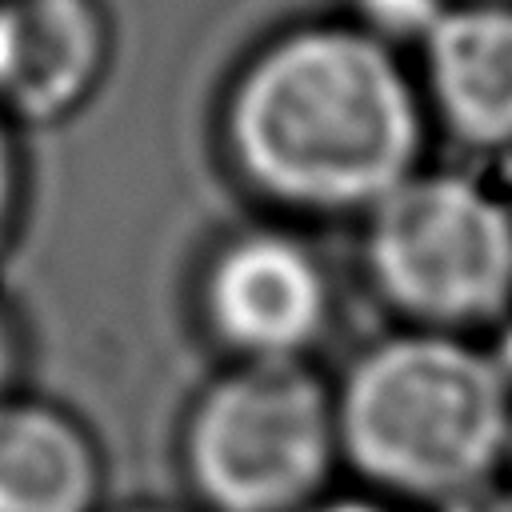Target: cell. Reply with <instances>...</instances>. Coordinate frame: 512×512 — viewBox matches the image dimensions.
<instances>
[{"label":"cell","mask_w":512,"mask_h":512,"mask_svg":"<svg viewBox=\"0 0 512 512\" xmlns=\"http://www.w3.org/2000/svg\"><path fill=\"white\" fill-rule=\"evenodd\" d=\"M312 512H384V508L360 504V500H336V504H324V508H312Z\"/></svg>","instance_id":"8fae6325"},{"label":"cell","mask_w":512,"mask_h":512,"mask_svg":"<svg viewBox=\"0 0 512 512\" xmlns=\"http://www.w3.org/2000/svg\"><path fill=\"white\" fill-rule=\"evenodd\" d=\"M348 460L404 496L456 500L488 480L512 440L504 372L444 332L368 348L336 400Z\"/></svg>","instance_id":"7a4b0ae2"},{"label":"cell","mask_w":512,"mask_h":512,"mask_svg":"<svg viewBox=\"0 0 512 512\" xmlns=\"http://www.w3.org/2000/svg\"><path fill=\"white\" fill-rule=\"evenodd\" d=\"M88 456L68 424L36 408L0 412V512H80Z\"/></svg>","instance_id":"ba28073f"},{"label":"cell","mask_w":512,"mask_h":512,"mask_svg":"<svg viewBox=\"0 0 512 512\" xmlns=\"http://www.w3.org/2000/svg\"><path fill=\"white\" fill-rule=\"evenodd\" d=\"M104 52L88 0H4L0 4V100L28 116L72 104L96 76Z\"/></svg>","instance_id":"52a82bcc"},{"label":"cell","mask_w":512,"mask_h":512,"mask_svg":"<svg viewBox=\"0 0 512 512\" xmlns=\"http://www.w3.org/2000/svg\"><path fill=\"white\" fill-rule=\"evenodd\" d=\"M8 368V336H4V324H0V376Z\"/></svg>","instance_id":"7c38bea8"},{"label":"cell","mask_w":512,"mask_h":512,"mask_svg":"<svg viewBox=\"0 0 512 512\" xmlns=\"http://www.w3.org/2000/svg\"><path fill=\"white\" fill-rule=\"evenodd\" d=\"M436 0H364V8L384 24V28H396V32H408V28H420L428 36V28L436 24Z\"/></svg>","instance_id":"9c48e42d"},{"label":"cell","mask_w":512,"mask_h":512,"mask_svg":"<svg viewBox=\"0 0 512 512\" xmlns=\"http://www.w3.org/2000/svg\"><path fill=\"white\" fill-rule=\"evenodd\" d=\"M328 280L316 256L276 232L232 240L208 272L216 332L256 360H292L328 320Z\"/></svg>","instance_id":"5b68a950"},{"label":"cell","mask_w":512,"mask_h":512,"mask_svg":"<svg viewBox=\"0 0 512 512\" xmlns=\"http://www.w3.org/2000/svg\"><path fill=\"white\" fill-rule=\"evenodd\" d=\"M424 44L444 120L472 144L512 140V8L468 4L440 12Z\"/></svg>","instance_id":"8992f818"},{"label":"cell","mask_w":512,"mask_h":512,"mask_svg":"<svg viewBox=\"0 0 512 512\" xmlns=\"http://www.w3.org/2000/svg\"><path fill=\"white\" fill-rule=\"evenodd\" d=\"M340 448L336 400L292 360H256L220 380L192 424V468L224 512H288Z\"/></svg>","instance_id":"277c9868"},{"label":"cell","mask_w":512,"mask_h":512,"mask_svg":"<svg viewBox=\"0 0 512 512\" xmlns=\"http://www.w3.org/2000/svg\"><path fill=\"white\" fill-rule=\"evenodd\" d=\"M252 184L300 208H372L420 160L424 120L392 52L356 28H304L264 48L228 108Z\"/></svg>","instance_id":"6da1fadb"},{"label":"cell","mask_w":512,"mask_h":512,"mask_svg":"<svg viewBox=\"0 0 512 512\" xmlns=\"http://www.w3.org/2000/svg\"><path fill=\"white\" fill-rule=\"evenodd\" d=\"M8 200H12V152H8V136L0 128V228L8 216Z\"/></svg>","instance_id":"30bf717a"},{"label":"cell","mask_w":512,"mask_h":512,"mask_svg":"<svg viewBox=\"0 0 512 512\" xmlns=\"http://www.w3.org/2000/svg\"><path fill=\"white\" fill-rule=\"evenodd\" d=\"M368 272L424 324H472L512 300V212L460 176H408L368 220Z\"/></svg>","instance_id":"3957f363"}]
</instances>
